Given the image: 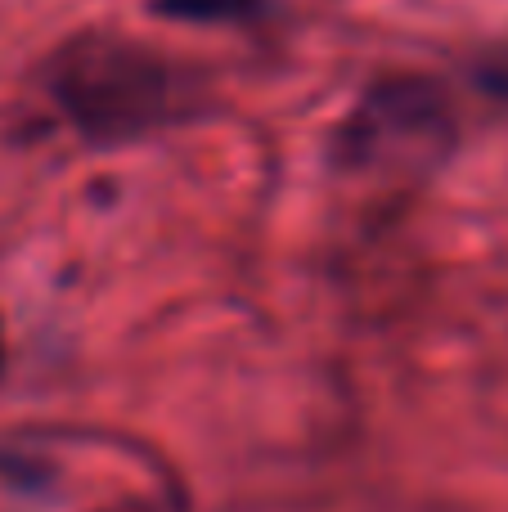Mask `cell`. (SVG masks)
<instances>
[{
  "mask_svg": "<svg viewBox=\"0 0 508 512\" xmlns=\"http://www.w3.org/2000/svg\"><path fill=\"white\" fill-rule=\"evenodd\" d=\"M45 90L90 144H131L207 108L194 68L117 32L72 36L45 68Z\"/></svg>",
  "mask_w": 508,
  "mask_h": 512,
  "instance_id": "cell-1",
  "label": "cell"
},
{
  "mask_svg": "<svg viewBox=\"0 0 508 512\" xmlns=\"http://www.w3.org/2000/svg\"><path fill=\"white\" fill-rule=\"evenodd\" d=\"M455 144V113L428 77H387L342 122L338 153L351 167H428Z\"/></svg>",
  "mask_w": 508,
  "mask_h": 512,
  "instance_id": "cell-2",
  "label": "cell"
},
{
  "mask_svg": "<svg viewBox=\"0 0 508 512\" xmlns=\"http://www.w3.org/2000/svg\"><path fill=\"white\" fill-rule=\"evenodd\" d=\"M153 14L176 23H248L266 9V0H149Z\"/></svg>",
  "mask_w": 508,
  "mask_h": 512,
  "instance_id": "cell-3",
  "label": "cell"
},
{
  "mask_svg": "<svg viewBox=\"0 0 508 512\" xmlns=\"http://www.w3.org/2000/svg\"><path fill=\"white\" fill-rule=\"evenodd\" d=\"M473 81L495 99H508V45H495L473 63Z\"/></svg>",
  "mask_w": 508,
  "mask_h": 512,
  "instance_id": "cell-4",
  "label": "cell"
}]
</instances>
